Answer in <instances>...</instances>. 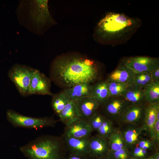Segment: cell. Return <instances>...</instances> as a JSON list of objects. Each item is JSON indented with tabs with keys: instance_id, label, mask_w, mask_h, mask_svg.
<instances>
[{
	"instance_id": "cell-36",
	"label": "cell",
	"mask_w": 159,
	"mask_h": 159,
	"mask_svg": "<svg viewBox=\"0 0 159 159\" xmlns=\"http://www.w3.org/2000/svg\"><path fill=\"white\" fill-rule=\"evenodd\" d=\"M130 159H139V158H131ZM148 159V158H146V159Z\"/></svg>"
},
{
	"instance_id": "cell-14",
	"label": "cell",
	"mask_w": 159,
	"mask_h": 159,
	"mask_svg": "<svg viewBox=\"0 0 159 159\" xmlns=\"http://www.w3.org/2000/svg\"><path fill=\"white\" fill-rule=\"evenodd\" d=\"M58 116L59 120L65 125L81 118L76 102L72 100L66 105Z\"/></svg>"
},
{
	"instance_id": "cell-18",
	"label": "cell",
	"mask_w": 159,
	"mask_h": 159,
	"mask_svg": "<svg viewBox=\"0 0 159 159\" xmlns=\"http://www.w3.org/2000/svg\"><path fill=\"white\" fill-rule=\"evenodd\" d=\"M159 110L158 103H149L145 107L144 115L146 127L148 130L152 138H154V126L157 113Z\"/></svg>"
},
{
	"instance_id": "cell-29",
	"label": "cell",
	"mask_w": 159,
	"mask_h": 159,
	"mask_svg": "<svg viewBox=\"0 0 159 159\" xmlns=\"http://www.w3.org/2000/svg\"><path fill=\"white\" fill-rule=\"evenodd\" d=\"M113 152V156L115 159H127L129 157V153L125 148Z\"/></svg>"
},
{
	"instance_id": "cell-26",
	"label": "cell",
	"mask_w": 159,
	"mask_h": 159,
	"mask_svg": "<svg viewBox=\"0 0 159 159\" xmlns=\"http://www.w3.org/2000/svg\"><path fill=\"white\" fill-rule=\"evenodd\" d=\"M152 82L151 72L135 74L133 84L142 88Z\"/></svg>"
},
{
	"instance_id": "cell-8",
	"label": "cell",
	"mask_w": 159,
	"mask_h": 159,
	"mask_svg": "<svg viewBox=\"0 0 159 159\" xmlns=\"http://www.w3.org/2000/svg\"><path fill=\"white\" fill-rule=\"evenodd\" d=\"M50 80L37 70L32 77L28 88L27 95L37 94L52 96L50 90Z\"/></svg>"
},
{
	"instance_id": "cell-1",
	"label": "cell",
	"mask_w": 159,
	"mask_h": 159,
	"mask_svg": "<svg viewBox=\"0 0 159 159\" xmlns=\"http://www.w3.org/2000/svg\"><path fill=\"white\" fill-rule=\"evenodd\" d=\"M100 69L94 61L84 56L67 55L57 58L50 71V80L64 89L99 79Z\"/></svg>"
},
{
	"instance_id": "cell-33",
	"label": "cell",
	"mask_w": 159,
	"mask_h": 159,
	"mask_svg": "<svg viewBox=\"0 0 159 159\" xmlns=\"http://www.w3.org/2000/svg\"><path fill=\"white\" fill-rule=\"evenodd\" d=\"M151 73L153 82L159 81V67L154 69Z\"/></svg>"
},
{
	"instance_id": "cell-34",
	"label": "cell",
	"mask_w": 159,
	"mask_h": 159,
	"mask_svg": "<svg viewBox=\"0 0 159 159\" xmlns=\"http://www.w3.org/2000/svg\"><path fill=\"white\" fill-rule=\"evenodd\" d=\"M84 156L72 154L67 159H84Z\"/></svg>"
},
{
	"instance_id": "cell-20",
	"label": "cell",
	"mask_w": 159,
	"mask_h": 159,
	"mask_svg": "<svg viewBox=\"0 0 159 159\" xmlns=\"http://www.w3.org/2000/svg\"><path fill=\"white\" fill-rule=\"evenodd\" d=\"M122 97L132 104H141L142 102L145 101L143 88L134 84L128 86Z\"/></svg>"
},
{
	"instance_id": "cell-24",
	"label": "cell",
	"mask_w": 159,
	"mask_h": 159,
	"mask_svg": "<svg viewBox=\"0 0 159 159\" xmlns=\"http://www.w3.org/2000/svg\"><path fill=\"white\" fill-rule=\"evenodd\" d=\"M108 141L109 147L113 152L125 148V141L123 137L118 132L111 134Z\"/></svg>"
},
{
	"instance_id": "cell-10",
	"label": "cell",
	"mask_w": 159,
	"mask_h": 159,
	"mask_svg": "<svg viewBox=\"0 0 159 159\" xmlns=\"http://www.w3.org/2000/svg\"><path fill=\"white\" fill-rule=\"evenodd\" d=\"M62 136L66 149L70 151L72 154L85 156L89 153V142L91 136L77 138Z\"/></svg>"
},
{
	"instance_id": "cell-16",
	"label": "cell",
	"mask_w": 159,
	"mask_h": 159,
	"mask_svg": "<svg viewBox=\"0 0 159 159\" xmlns=\"http://www.w3.org/2000/svg\"><path fill=\"white\" fill-rule=\"evenodd\" d=\"M145 107L141 104H132L127 106L121 114L123 120L134 123L139 121L144 113Z\"/></svg>"
},
{
	"instance_id": "cell-22",
	"label": "cell",
	"mask_w": 159,
	"mask_h": 159,
	"mask_svg": "<svg viewBox=\"0 0 159 159\" xmlns=\"http://www.w3.org/2000/svg\"><path fill=\"white\" fill-rule=\"evenodd\" d=\"M143 89L146 101L149 103H159V81L152 82Z\"/></svg>"
},
{
	"instance_id": "cell-31",
	"label": "cell",
	"mask_w": 159,
	"mask_h": 159,
	"mask_svg": "<svg viewBox=\"0 0 159 159\" xmlns=\"http://www.w3.org/2000/svg\"><path fill=\"white\" fill-rule=\"evenodd\" d=\"M155 138L157 140L159 138V111L157 112L156 119L154 126Z\"/></svg>"
},
{
	"instance_id": "cell-4",
	"label": "cell",
	"mask_w": 159,
	"mask_h": 159,
	"mask_svg": "<svg viewBox=\"0 0 159 159\" xmlns=\"http://www.w3.org/2000/svg\"><path fill=\"white\" fill-rule=\"evenodd\" d=\"M47 0L27 1L21 4L19 9L20 17L24 24L31 30L37 32L42 26L51 20Z\"/></svg>"
},
{
	"instance_id": "cell-12",
	"label": "cell",
	"mask_w": 159,
	"mask_h": 159,
	"mask_svg": "<svg viewBox=\"0 0 159 159\" xmlns=\"http://www.w3.org/2000/svg\"><path fill=\"white\" fill-rule=\"evenodd\" d=\"M75 101L81 118L87 122L97 112L100 106L96 101L89 97H84Z\"/></svg>"
},
{
	"instance_id": "cell-32",
	"label": "cell",
	"mask_w": 159,
	"mask_h": 159,
	"mask_svg": "<svg viewBox=\"0 0 159 159\" xmlns=\"http://www.w3.org/2000/svg\"><path fill=\"white\" fill-rule=\"evenodd\" d=\"M151 145V143L148 140H143L140 141L139 144V147L141 148L146 150Z\"/></svg>"
},
{
	"instance_id": "cell-35",
	"label": "cell",
	"mask_w": 159,
	"mask_h": 159,
	"mask_svg": "<svg viewBox=\"0 0 159 159\" xmlns=\"http://www.w3.org/2000/svg\"><path fill=\"white\" fill-rule=\"evenodd\" d=\"M148 159H159V153H157L155 154L150 157Z\"/></svg>"
},
{
	"instance_id": "cell-2",
	"label": "cell",
	"mask_w": 159,
	"mask_h": 159,
	"mask_svg": "<svg viewBox=\"0 0 159 159\" xmlns=\"http://www.w3.org/2000/svg\"><path fill=\"white\" fill-rule=\"evenodd\" d=\"M139 20L122 13L110 12L99 22L98 34L110 44L127 40L139 27Z\"/></svg>"
},
{
	"instance_id": "cell-7",
	"label": "cell",
	"mask_w": 159,
	"mask_h": 159,
	"mask_svg": "<svg viewBox=\"0 0 159 159\" xmlns=\"http://www.w3.org/2000/svg\"><path fill=\"white\" fill-rule=\"evenodd\" d=\"M122 62L135 74L151 72L159 67L158 58L148 56L125 58L123 59Z\"/></svg>"
},
{
	"instance_id": "cell-17",
	"label": "cell",
	"mask_w": 159,
	"mask_h": 159,
	"mask_svg": "<svg viewBox=\"0 0 159 159\" xmlns=\"http://www.w3.org/2000/svg\"><path fill=\"white\" fill-rule=\"evenodd\" d=\"M127 103L122 97H111L102 105L107 113L116 116L121 114L127 106Z\"/></svg>"
},
{
	"instance_id": "cell-9",
	"label": "cell",
	"mask_w": 159,
	"mask_h": 159,
	"mask_svg": "<svg viewBox=\"0 0 159 159\" xmlns=\"http://www.w3.org/2000/svg\"><path fill=\"white\" fill-rule=\"evenodd\" d=\"M92 131L88 122L80 118L65 125L63 135L77 138L89 137Z\"/></svg>"
},
{
	"instance_id": "cell-25",
	"label": "cell",
	"mask_w": 159,
	"mask_h": 159,
	"mask_svg": "<svg viewBox=\"0 0 159 159\" xmlns=\"http://www.w3.org/2000/svg\"><path fill=\"white\" fill-rule=\"evenodd\" d=\"M142 129L131 128L127 130L123 134L124 141L129 145L135 144L138 140Z\"/></svg>"
},
{
	"instance_id": "cell-28",
	"label": "cell",
	"mask_w": 159,
	"mask_h": 159,
	"mask_svg": "<svg viewBox=\"0 0 159 159\" xmlns=\"http://www.w3.org/2000/svg\"><path fill=\"white\" fill-rule=\"evenodd\" d=\"M105 118L104 116L97 112L90 118L88 122L93 131L94 130H97Z\"/></svg>"
},
{
	"instance_id": "cell-6",
	"label": "cell",
	"mask_w": 159,
	"mask_h": 159,
	"mask_svg": "<svg viewBox=\"0 0 159 159\" xmlns=\"http://www.w3.org/2000/svg\"><path fill=\"white\" fill-rule=\"evenodd\" d=\"M37 70L27 66L17 64L13 66L9 71L8 75L20 94L25 96H28L30 82Z\"/></svg>"
},
{
	"instance_id": "cell-27",
	"label": "cell",
	"mask_w": 159,
	"mask_h": 159,
	"mask_svg": "<svg viewBox=\"0 0 159 159\" xmlns=\"http://www.w3.org/2000/svg\"><path fill=\"white\" fill-rule=\"evenodd\" d=\"M112 124L109 120L105 118L102 125L97 130L98 135L107 138L111 133Z\"/></svg>"
},
{
	"instance_id": "cell-13",
	"label": "cell",
	"mask_w": 159,
	"mask_h": 159,
	"mask_svg": "<svg viewBox=\"0 0 159 159\" xmlns=\"http://www.w3.org/2000/svg\"><path fill=\"white\" fill-rule=\"evenodd\" d=\"M89 97L94 99L100 105L104 104L110 97L107 81H101L92 84Z\"/></svg>"
},
{
	"instance_id": "cell-19",
	"label": "cell",
	"mask_w": 159,
	"mask_h": 159,
	"mask_svg": "<svg viewBox=\"0 0 159 159\" xmlns=\"http://www.w3.org/2000/svg\"><path fill=\"white\" fill-rule=\"evenodd\" d=\"M92 84L84 83L78 84L64 89L72 100L76 101L82 98L89 97Z\"/></svg>"
},
{
	"instance_id": "cell-3",
	"label": "cell",
	"mask_w": 159,
	"mask_h": 159,
	"mask_svg": "<svg viewBox=\"0 0 159 159\" xmlns=\"http://www.w3.org/2000/svg\"><path fill=\"white\" fill-rule=\"evenodd\" d=\"M66 149L62 136L49 135H41L20 148L28 159H62Z\"/></svg>"
},
{
	"instance_id": "cell-23",
	"label": "cell",
	"mask_w": 159,
	"mask_h": 159,
	"mask_svg": "<svg viewBox=\"0 0 159 159\" xmlns=\"http://www.w3.org/2000/svg\"><path fill=\"white\" fill-rule=\"evenodd\" d=\"M107 81L110 97L122 96L129 86L117 82Z\"/></svg>"
},
{
	"instance_id": "cell-21",
	"label": "cell",
	"mask_w": 159,
	"mask_h": 159,
	"mask_svg": "<svg viewBox=\"0 0 159 159\" xmlns=\"http://www.w3.org/2000/svg\"><path fill=\"white\" fill-rule=\"evenodd\" d=\"M52 96L51 106L55 113L58 116L71 100L68 95L63 90L57 93L53 94Z\"/></svg>"
},
{
	"instance_id": "cell-15",
	"label": "cell",
	"mask_w": 159,
	"mask_h": 159,
	"mask_svg": "<svg viewBox=\"0 0 159 159\" xmlns=\"http://www.w3.org/2000/svg\"><path fill=\"white\" fill-rule=\"evenodd\" d=\"M109 148L108 142L106 138L98 135L90 137L89 153L101 157L107 153Z\"/></svg>"
},
{
	"instance_id": "cell-11",
	"label": "cell",
	"mask_w": 159,
	"mask_h": 159,
	"mask_svg": "<svg viewBox=\"0 0 159 159\" xmlns=\"http://www.w3.org/2000/svg\"><path fill=\"white\" fill-rule=\"evenodd\" d=\"M135 74L122 62L109 75L107 80L120 82L130 86L133 84Z\"/></svg>"
},
{
	"instance_id": "cell-30",
	"label": "cell",
	"mask_w": 159,
	"mask_h": 159,
	"mask_svg": "<svg viewBox=\"0 0 159 159\" xmlns=\"http://www.w3.org/2000/svg\"><path fill=\"white\" fill-rule=\"evenodd\" d=\"M146 150L139 147H136L134 150L133 155L138 158H143L146 155L147 153Z\"/></svg>"
},
{
	"instance_id": "cell-37",
	"label": "cell",
	"mask_w": 159,
	"mask_h": 159,
	"mask_svg": "<svg viewBox=\"0 0 159 159\" xmlns=\"http://www.w3.org/2000/svg\"></svg>"
},
{
	"instance_id": "cell-5",
	"label": "cell",
	"mask_w": 159,
	"mask_h": 159,
	"mask_svg": "<svg viewBox=\"0 0 159 159\" xmlns=\"http://www.w3.org/2000/svg\"><path fill=\"white\" fill-rule=\"evenodd\" d=\"M8 122L15 127L35 129L46 127H54L58 121L52 117H36L24 115L12 110L6 112Z\"/></svg>"
}]
</instances>
